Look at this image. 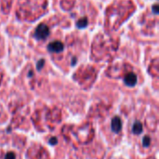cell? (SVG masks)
Segmentation results:
<instances>
[{
  "instance_id": "obj_11",
  "label": "cell",
  "mask_w": 159,
  "mask_h": 159,
  "mask_svg": "<svg viewBox=\"0 0 159 159\" xmlns=\"http://www.w3.org/2000/svg\"><path fill=\"white\" fill-rule=\"evenodd\" d=\"M153 10L156 14H158V6L157 5H155L154 7H153Z\"/></svg>"
},
{
  "instance_id": "obj_3",
  "label": "cell",
  "mask_w": 159,
  "mask_h": 159,
  "mask_svg": "<svg viewBox=\"0 0 159 159\" xmlns=\"http://www.w3.org/2000/svg\"><path fill=\"white\" fill-rule=\"evenodd\" d=\"M125 84L129 87H134L137 84V75L134 73H129L125 76Z\"/></svg>"
},
{
  "instance_id": "obj_4",
  "label": "cell",
  "mask_w": 159,
  "mask_h": 159,
  "mask_svg": "<svg viewBox=\"0 0 159 159\" xmlns=\"http://www.w3.org/2000/svg\"><path fill=\"white\" fill-rule=\"evenodd\" d=\"M122 128V124H121V120L119 117H115L112 120V130L116 133H118L121 130Z\"/></svg>"
},
{
  "instance_id": "obj_9",
  "label": "cell",
  "mask_w": 159,
  "mask_h": 159,
  "mask_svg": "<svg viewBox=\"0 0 159 159\" xmlns=\"http://www.w3.org/2000/svg\"><path fill=\"white\" fill-rule=\"evenodd\" d=\"M15 158H16V157H15V155H14L13 153H8V154H7L6 157H5V159H15Z\"/></svg>"
},
{
  "instance_id": "obj_5",
  "label": "cell",
  "mask_w": 159,
  "mask_h": 159,
  "mask_svg": "<svg viewBox=\"0 0 159 159\" xmlns=\"http://www.w3.org/2000/svg\"><path fill=\"white\" fill-rule=\"evenodd\" d=\"M132 131L134 134H140L143 132V125L141 122L137 121L135 122V124L133 125V128H132Z\"/></svg>"
},
{
  "instance_id": "obj_6",
  "label": "cell",
  "mask_w": 159,
  "mask_h": 159,
  "mask_svg": "<svg viewBox=\"0 0 159 159\" xmlns=\"http://www.w3.org/2000/svg\"><path fill=\"white\" fill-rule=\"evenodd\" d=\"M77 27L78 28H85L87 25H88V19L87 18H83V19H80L77 22Z\"/></svg>"
},
{
  "instance_id": "obj_8",
  "label": "cell",
  "mask_w": 159,
  "mask_h": 159,
  "mask_svg": "<svg viewBox=\"0 0 159 159\" xmlns=\"http://www.w3.org/2000/svg\"><path fill=\"white\" fill-rule=\"evenodd\" d=\"M44 63H45V61L42 59V60H40L38 62H37V64H36V67H37V70H40V69H42V67H43V65H44Z\"/></svg>"
},
{
  "instance_id": "obj_1",
  "label": "cell",
  "mask_w": 159,
  "mask_h": 159,
  "mask_svg": "<svg viewBox=\"0 0 159 159\" xmlns=\"http://www.w3.org/2000/svg\"><path fill=\"white\" fill-rule=\"evenodd\" d=\"M48 34H49L48 27L44 23L39 24L35 30V33H34V36L37 39H45Z\"/></svg>"
},
{
  "instance_id": "obj_10",
  "label": "cell",
  "mask_w": 159,
  "mask_h": 159,
  "mask_svg": "<svg viewBox=\"0 0 159 159\" xmlns=\"http://www.w3.org/2000/svg\"><path fill=\"white\" fill-rule=\"evenodd\" d=\"M57 143H58V141H57L56 138H52V139L49 141V143H50V144H56Z\"/></svg>"
},
{
  "instance_id": "obj_7",
  "label": "cell",
  "mask_w": 159,
  "mask_h": 159,
  "mask_svg": "<svg viewBox=\"0 0 159 159\" xmlns=\"http://www.w3.org/2000/svg\"><path fill=\"white\" fill-rule=\"evenodd\" d=\"M150 143H151L150 137H149V136H145V137L143 138V146L148 147V146L150 145Z\"/></svg>"
},
{
  "instance_id": "obj_2",
  "label": "cell",
  "mask_w": 159,
  "mask_h": 159,
  "mask_svg": "<svg viewBox=\"0 0 159 159\" xmlns=\"http://www.w3.org/2000/svg\"><path fill=\"white\" fill-rule=\"evenodd\" d=\"M63 44L60 41H54L49 43L48 48L50 52H61L63 50Z\"/></svg>"
}]
</instances>
